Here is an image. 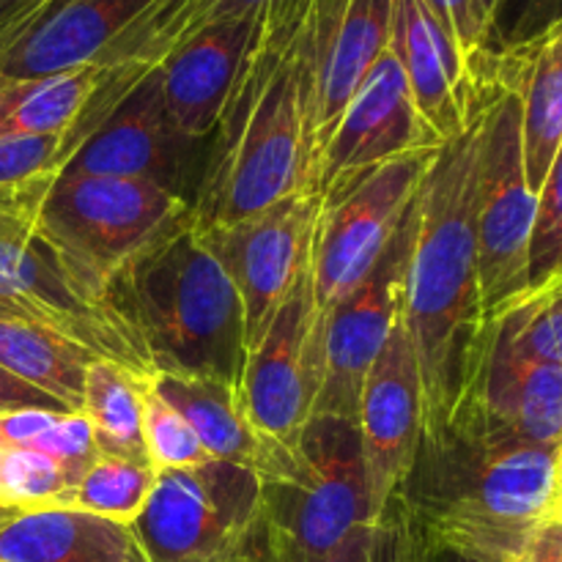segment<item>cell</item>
I'll return each instance as SVG.
<instances>
[{"mask_svg":"<svg viewBox=\"0 0 562 562\" xmlns=\"http://www.w3.org/2000/svg\"><path fill=\"white\" fill-rule=\"evenodd\" d=\"M554 274H562V263H560V267H558V272H554Z\"/></svg>","mask_w":562,"mask_h":562,"instance_id":"48","label":"cell"},{"mask_svg":"<svg viewBox=\"0 0 562 562\" xmlns=\"http://www.w3.org/2000/svg\"><path fill=\"white\" fill-rule=\"evenodd\" d=\"M494 324L516 351L562 368V274L527 289L494 316Z\"/></svg>","mask_w":562,"mask_h":562,"instance_id":"29","label":"cell"},{"mask_svg":"<svg viewBox=\"0 0 562 562\" xmlns=\"http://www.w3.org/2000/svg\"><path fill=\"white\" fill-rule=\"evenodd\" d=\"M5 510H9V508H5Z\"/></svg>","mask_w":562,"mask_h":562,"instance_id":"49","label":"cell"},{"mask_svg":"<svg viewBox=\"0 0 562 562\" xmlns=\"http://www.w3.org/2000/svg\"><path fill=\"white\" fill-rule=\"evenodd\" d=\"M256 14L206 27L154 66L165 113L187 140H203L217 130L236 71L250 47Z\"/></svg>","mask_w":562,"mask_h":562,"instance_id":"20","label":"cell"},{"mask_svg":"<svg viewBox=\"0 0 562 562\" xmlns=\"http://www.w3.org/2000/svg\"><path fill=\"white\" fill-rule=\"evenodd\" d=\"M442 143L423 121L409 82L387 49L360 82L324 146L313 192L322 198L349 176L406 154L437 151Z\"/></svg>","mask_w":562,"mask_h":562,"instance_id":"16","label":"cell"},{"mask_svg":"<svg viewBox=\"0 0 562 562\" xmlns=\"http://www.w3.org/2000/svg\"><path fill=\"white\" fill-rule=\"evenodd\" d=\"M151 390L181 412L212 459L250 467L256 472L261 470L269 437H263L247 417L239 387L214 382V379L157 373L151 379Z\"/></svg>","mask_w":562,"mask_h":562,"instance_id":"24","label":"cell"},{"mask_svg":"<svg viewBox=\"0 0 562 562\" xmlns=\"http://www.w3.org/2000/svg\"><path fill=\"white\" fill-rule=\"evenodd\" d=\"M481 97L475 176L477 289L483 322L530 289V239L538 195L521 157V99L505 53L481 49L467 60Z\"/></svg>","mask_w":562,"mask_h":562,"instance_id":"7","label":"cell"},{"mask_svg":"<svg viewBox=\"0 0 562 562\" xmlns=\"http://www.w3.org/2000/svg\"><path fill=\"white\" fill-rule=\"evenodd\" d=\"M494 5H497V0H481V9L483 14L488 16V22H492V14H494Z\"/></svg>","mask_w":562,"mask_h":562,"instance_id":"46","label":"cell"},{"mask_svg":"<svg viewBox=\"0 0 562 562\" xmlns=\"http://www.w3.org/2000/svg\"><path fill=\"white\" fill-rule=\"evenodd\" d=\"M373 562H420L417 552V536L409 516L390 505L376 525V547H373Z\"/></svg>","mask_w":562,"mask_h":562,"instance_id":"37","label":"cell"},{"mask_svg":"<svg viewBox=\"0 0 562 562\" xmlns=\"http://www.w3.org/2000/svg\"><path fill=\"white\" fill-rule=\"evenodd\" d=\"M154 0H47L0 38V77L31 80L97 64Z\"/></svg>","mask_w":562,"mask_h":562,"instance_id":"18","label":"cell"},{"mask_svg":"<svg viewBox=\"0 0 562 562\" xmlns=\"http://www.w3.org/2000/svg\"><path fill=\"white\" fill-rule=\"evenodd\" d=\"M322 338L307 263L241 371V404L263 437L283 442L311 420L322 387Z\"/></svg>","mask_w":562,"mask_h":562,"instance_id":"14","label":"cell"},{"mask_svg":"<svg viewBox=\"0 0 562 562\" xmlns=\"http://www.w3.org/2000/svg\"><path fill=\"white\" fill-rule=\"evenodd\" d=\"M313 0H269L256 14L217 140L190 203L198 231L263 212L305 190L300 33ZM313 195V192H311Z\"/></svg>","mask_w":562,"mask_h":562,"instance_id":"3","label":"cell"},{"mask_svg":"<svg viewBox=\"0 0 562 562\" xmlns=\"http://www.w3.org/2000/svg\"><path fill=\"white\" fill-rule=\"evenodd\" d=\"M409 521H412V519H409ZM412 527H415L417 552H420V562H481V560L467 558V554L450 552V549H442V547H437V543H431L426 536H423L420 530H417L415 521H412Z\"/></svg>","mask_w":562,"mask_h":562,"instance_id":"43","label":"cell"},{"mask_svg":"<svg viewBox=\"0 0 562 562\" xmlns=\"http://www.w3.org/2000/svg\"><path fill=\"white\" fill-rule=\"evenodd\" d=\"M55 176L0 184V305L91 351L99 360L154 379L135 329L110 305L108 289L55 241L42 220Z\"/></svg>","mask_w":562,"mask_h":562,"instance_id":"5","label":"cell"},{"mask_svg":"<svg viewBox=\"0 0 562 562\" xmlns=\"http://www.w3.org/2000/svg\"><path fill=\"white\" fill-rule=\"evenodd\" d=\"M423 3L442 25V31L453 38L464 60L486 47L488 16L483 14L481 0H423Z\"/></svg>","mask_w":562,"mask_h":562,"instance_id":"36","label":"cell"},{"mask_svg":"<svg viewBox=\"0 0 562 562\" xmlns=\"http://www.w3.org/2000/svg\"><path fill=\"white\" fill-rule=\"evenodd\" d=\"M562 25V0H497L488 22V53L527 47Z\"/></svg>","mask_w":562,"mask_h":562,"instance_id":"32","label":"cell"},{"mask_svg":"<svg viewBox=\"0 0 562 562\" xmlns=\"http://www.w3.org/2000/svg\"><path fill=\"white\" fill-rule=\"evenodd\" d=\"M14 409H53V412H69L53 398V395L42 393V390L31 387L22 379L11 376L5 368H0V415Z\"/></svg>","mask_w":562,"mask_h":562,"instance_id":"40","label":"cell"},{"mask_svg":"<svg viewBox=\"0 0 562 562\" xmlns=\"http://www.w3.org/2000/svg\"><path fill=\"white\" fill-rule=\"evenodd\" d=\"M412 212L415 203L371 272L324 316L322 387L311 417L357 423L362 382L404 307V269L415 220Z\"/></svg>","mask_w":562,"mask_h":562,"instance_id":"13","label":"cell"},{"mask_svg":"<svg viewBox=\"0 0 562 562\" xmlns=\"http://www.w3.org/2000/svg\"><path fill=\"white\" fill-rule=\"evenodd\" d=\"M190 212V201L140 179L55 176L42 220L60 247L108 289L113 274L168 225Z\"/></svg>","mask_w":562,"mask_h":562,"instance_id":"10","label":"cell"},{"mask_svg":"<svg viewBox=\"0 0 562 562\" xmlns=\"http://www.w3.org/2000/svg\"><path fill=\"white\" fill-rule=\"evenodd\" d=\"M357 431L362 445L368 492L376 516L404 488L423 439V387L415 346L406 329L404 311L393 333L373 360L357 404Z\"/></svg>","mask_w":562,"mask_h":562,"instance_id":"15","label":"cell"},{"mask_svg":"<svg viewBox=\"0 0 562 562\" xmlns=\"http://www.w3.org/2000/svg\"><path fill=\"white\" fill-rule=\"evenodd\" d=\"M558 450L450 420L420 439L395 494L437 547L481 562H516L538 527L554 521Z\"/></svg>","mask_w":562,"mask_h":562,"instance_id":"2","label":"cell"},{"mask_svg":"<svg viewBox=\"0 0 562 562\" xmlns=\"http://www.w3.org/2000/svg\"><path fill=\"white\" fill-rule=\"evenodd\" d=\"M93 360L99 357L75 340L33 322L14 307L0 305V368L53 395L64 409L82 412V387Z\"/></svg>","mask_w":562,"mask_h":562,"instance_id":"25","label":"cell"},{"mask_svg":"<svg viewBox=\"0 0 562 562\" xmlns=\"http://www.w3.org/2000/svg\"><path fill=\"white\" fill-rule=\"evenodd\" d=\"M562 263V146L538 192L530 239V289L552 278Z\"/></svg>","mask_w":562,"mask_h":562,"instance_id":"33","label":"cell"},{"mask_svg":"<svg viewBox=\"0 0 562 562\" xmlns=\"http://www.w3.org/2000/svg\"><path fill=\"white\" fill-rule=\"evenodd\" d=\"M450 420L475 423L497 437L560 450L562 368L516 351L488 318L464 357Z\"/></svg>","mask_w":562,"mask_h":562,"instance_id":"12","label":"cell"},{"mask_svg":"<svg viewBox=\"0 0 562 562\" xmlns=\"http://www.w3.org/2000/svg\"><path fill=\"white\" fill-rule=\"evenodd\" d=\"M104 80V66L88 64L31 80L0 77V137L69 132Z\"/></svg>","mask_w":562,"mask_h":562,"instance_id":"26","label":"cell"},{"mask_svg":"<svg viewBox=\"0 0 562 562\" xmlns=\"http://www.w3.org/2000/svg\"><path fill=\"white\" fill-rule=\"evenodd\" d=\"M234 562H269L267 547H263V532H261V538H258V541L252 543L245 554H239Z\"/></svg>","mask_w":562,"mask_h":562,"instance_id":"45","label":"cell"},{"mask_svg":"<svg viewBox=\"0 0 562 562\" xmlns=\"http://www.w3.org/2000/svg\"><path fill=\"white\" fill-rule=\"evenodd\" d=\"M108 300L146 346L154 376L239 387L247 360L241 300L190 212L113 274Z\"/></svg>","mask_w":562,"mask_h":562,"instance_id":"4","label":"cell"},{"mask_svg":"<svg viewBox=\"0 0 562 562\" xmlns=\"http://www.w3.org/2000/svg\"><path fill=\"white\" fill-rule=\"evenodd\" d=\"M31 450H38V453L58 461L60 467H66V472H69L75 483L99 456L93 428L82 412H64V415H60L58 420L31 445Z\"/></svg>","mask_w":562,"mask_h":562,"instance_id":"35","label":"cell"},{"mask_svg":"<svg viewBox=\"0 0 562 562\" xmlns=\"http://www.w3.org/2000/svg\"><path fill=\"white\" fill-rule=\"evenodd\" d=\"M148 379L110 360H93L82 387V415L93 428L99 453L148 464L143 445V395Z\"/></svg>","mask_w":562,"mask_h":562,"instance_id":"27","label":"cell"},{"mask_svg":"<svg viewBox=\"0 0 562 562\" xmlns=\"http://www.w3.org/2000/svg\"><path fill=\"white\" fill-rule=\"evenodd\" d=\"M11 510H5V508H0V519H5V516H9Z\"/></svg>","mask_w":562,"mask_h":562,"instance_id":"47","label":"cell"},{"mask_svg":"<svg viewBox=\"0 0 562 562\" xmlns=\"http://www.w3.org/2000/svg\"><path fill=\"white\" fill-rule=\"evenodd\" d=\"M256 475L269 549L322 558L360 527L379 525L355 420L311 417L291 439H269Z\"/></svg>","mask_w":562,"mask_h":562,"instance_id":"6","label":"cell"},{"mask_svg":"<svg viewBox=\"0 0 562 562\" xmlns=\"http://www.w3.org/2000/svg\"><path fill=\"white\" fill-rule=\"evenodd\" d=\"M434 151L406 154L338 181L322 195L313 228V305L322 318L360 285L409 214Z\"/></svg>","mask_w":562,"mask_h":562,"instance_id":"9","label":"cell"},{"mask_svg":"<svg viewBox=\"0 0 562 562\" xmlns=\"http://www.w3.org/2000/svg\"><path fill=\"white\" fill-rule=\"evenodd\" d=\"M390 53L398 60L423 121L448 140L470 121L475 86L464 55L423 0H395Z\"/></svg>","mask_w":562,"mask_h":562,"instance_id":"21","label":"cell"},{"mask_svg":"<svg viewBox=\"0 0 562 562\" xmlns=\"http://www.w3.org/2000/svg\"><path fill=\"white\" fill-rule=\"evenodd\" d=\"M267 547V543H263ZM373 547H376V525L360 527L351 532L338 549L322 554V558H300V554L280 552V549L267 547L269 562H373Z\"/></svg>","mask_w":562,"mask_h":562,"instance_id":"39","label":"cell"},{"mask_svg":"<svg viewBox=\"0 0 562 562\" xmlns=\"http://www.w3.org/2000/svg\"><path fill=\"white\" fill-rule=\"evenodd\" d=\"M0 562H154L135 527L75 508L11 510L0 519Z\"/></svg>","mask_w":562,"mask_h":562,"instance_id":"22","label":"cell"},{"mask_svg":"<svg viewBox=\"0 0 562 562\" xmlns=\"http://www.w3.org/2000/svg\"><path fill=\"white\" fill-rule=\"evenodd\" d=\"M477 140L481 97L475 86L470 121L434 151L412 212L401 311L420 368L423 437L448 426L461 366L483 324L475 234Z\"/></svg>","mask_w":562,"mask_h":562,"instance_id":"1","label":"cell"},{"mask_svg":"<svg viewBox=\"0 0 562 562\" xmlns=\"http://www.w3.org/2000/svg\"><path fill=\"white\" fill-rule=\"evenodd\" d=\"M64 412L14 409L0 415V450L31 448Z\"/></svg>","mask_w":562,"mask_h":562,"instance_id":"38","label":"cell"},{"mask_svg":"<svg viewBox=\"0 0 562 562\" xmlns=\"http://www.w3.org/2000/svg\"><path fill=\"white\" fill-rule=\"evenodd\" d=\"M47 0H0V38L11 31V27L20 25L25 16H31Z\"/></svg>","mask_w":562,"mask_h":562,"instance_id":"42","label":"cell"},{"mask_svg":"<svg viewBox=\"0 0 562 562\" xmlns=\"http://www.w3.org/2000/svg\"><path fill=\"white\" fill-rule=\"evenodd\" d=\"M318 203L322 198L311 192H291L250 217L198 231L241 300L247 355L311 263Z\"/></svg>","mask_w":562,"mask_h":562,"instance_id":"11","label":"cell"},{"mask_svg":"<svg viewBox=\"0 0 562 562\" xmlns=\"http://www.w3.org/2000/svg\"><path fill=\"white\" fill-rule=\"evenodd\" d=\"M521 99V157L530 190L541 192L562 146V25L505 53Z\"/></svg>","mask_w":562,"mask_h":562,"instance_id":"23","label":"cell"},{"mask_svg":"<svg viewBox=\"0 0 562 562\" xmlns=\"http://www.w3.org/2000/svg\"><path fill=\"white\" fill-rule=\"evenodd\" d=\"M554 521H562V445L554 464Z\"/></svg>","mask_w":562,"mask_h":562,"instance_id":"44","label":"cell"},{"mask_svg":"<svg viewBox=\"0 0 562 562\" xmlns=\"http://www.w3.org/2000/svg\"><path fill=\"white\" fill-rule=\"evenodd\" d=\"M69 162L66 132L0 137V184H20L38 176H58Z\"/></svg>","mask_w":562,"mask_h":562,"instance_id":"34","label":"cell"},{"mask_svg":"<svg viewBox=\"0 0 562 562\" xmlns=\"http://www.w3.org/2000/svg\"><path fill=\"white\" fill-rule=\"evenodd\" d=\"M184 143L192 140L181 137L170 124L157 71L151 69L104 119V124L77 148L60 173L140 179L181 195L179 146Z\"/></svg>","mask_w":562,"mask_h":562,"instance_id":"19","label":"cell"},{"mask_svg":"<svg viewBox=\"0 0 562 562\" xmlns=\"http://www.w3.org/2000/svg\"><path fill=\"white\" fill-rule=\"evenodd\" d=\"M154 481H157V470L151 464L99 453L97 461L66 492L60 508L86 510V514L132 525L146 505Z\"/></svg>","mask_w":562,"mask_h":562,"instance_id":"28","label":"cell"},{"mask_svg":"<svg viewBox=\"0 0 562 562\" xmlns=\"http://www.w3.org/2000/svg\"><path fill=\"white\" fill-rule=\"evenodd\" d=\"M132 527L154 562H234L261 538V481L217 459L162 470Z\"/></svg>","mask_w":562,"mask_h":562,"instance_id":"8","label":"cell"},{"mask_svg":"<svg viewBox=\"0 0 562 562\" xmlns=\"http://www.w3.org/2000/svg\"><path fill=\"white\" fill-rule=\"evenodd\" d=\"M75 486L66 467L38 450H0V508L42 510L60 508Z\"/></svg>","mask_w":562,"mask_h":562,"instance_id":"30","label":"cell"},{"mask_svg":"<svg viewBox=\"0 0 562 562\" xmlns=\"http://www.w3.org/2000/svg\"><path fill=\"white\" fill-rule=\"evenodd\" d=\"M516 562H562V521L538 527Z\"/></svg>","mask_w":562,"mask_h":562,"instance_id":"41","label":"cell"},{"mask_svg":"<svg viewBox=\"0 0 562 562\" xmlns=\"http://www.w3.org/2000/svg\"><path fill=\"white\" fill-rule=\"evenodd\" d=\"M269 0H154L97 60L104 66V80L82 110L75 137L88 140L110 113L124 102L126 93L162 64L173 49L220 22L252 16Z\"/></svg>","mask_w":562,"mask_h":562,"instance_id":"17","label":"cell"},{"mask_svg":"<svg viewBox=\"0 0 562 562\" xmlns=\"http://www.w3.org/2000/svg\"><path fill=\"white\" fill-rule=\"evenodd\" d=\"M143 445H146L148 464L157 472L187 470V467L212 461V456L206 453L190 423L181 417L176 406L159 398L151 384L143 395Z\"/></svg>","mask_w":562,"mask_h":562,"instance_id":"31","label":"cell"}]
</instances>
